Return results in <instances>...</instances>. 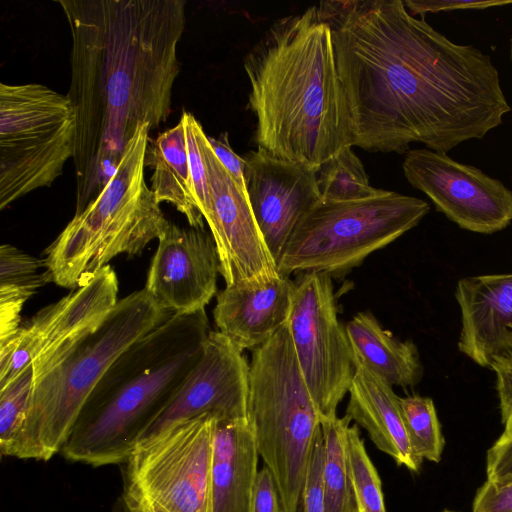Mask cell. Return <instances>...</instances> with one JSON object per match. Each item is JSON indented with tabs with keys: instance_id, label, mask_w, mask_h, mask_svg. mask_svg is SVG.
<instances>
[{
	"instance_id": "obj_39",
	"label": "cell",
	"mask_w": 512,
	"mask_h": 512,
	"mask_svg": "<svg viewBox=\"0 0 512 512\" xmlns=\"http://www.w3.org/2000/svg\"><path fill=\"white\" fill-rule=\"evenodd\" d=\"M443 512H455V511H450V510H444Z\"/></svg>"
},
{
	"instance_id": "obj_27",
	"label": "cell",
	"mask_w": 512,
	"mask_h": 512,
	"mask_svg": "<svg viewBox=\"0 0 512 512\" xmlns=\"http://www.w3.org/2000/svg\"><path fill=\"white\" fill-rule=\"evenodd\" d=\"M34 386L33 366L29 365L9 383L0 387V451L15 457L28 416Z\"/></svg>"
},
{
	"instance_id": "obj_15",
	"label": "cell",
	"mask_w": 512,
	"mask_h": 512,
	"mask_svg": "<svg viewBox=\"0 0 512 512\" xmlns=\"http://www.w3.org/2000/svg\"><path fill=\"white\" fill-rule=\"evenodd\" d=\"M250 365L243 350L219 331H210L202 354L142 439L202 415L217 420L248 418Z\"/></svg>"
},
{
	"instance_id": "obj_32",
	"label": "cell",
	"mask_w": 512,
	"mask_h": 512,
	"mask_svg": "<svg viewBox=\"0 0 512 512\" xmlns=\"http://www.w3.org/2000/svg\"><path fill=\"white\" fill-rule=\"evenodd\" d=\"M404 4L411 15H420L424 18L427 13L467 9L481 10L496 6L510 5L512 4V0H406Z\"/></svg>"
},
{
	"instance_id": "obj_21",
	"label": "cell",
	"mask_w": 512,
	"mask_h": 512,
	"mask_svg": "<svg viewBox=\"0 0 512 512\" xmlns=\"http://www.w3.org/2000/svg\"><path fill=\"white\" fill-rule=\"evenodd\" d=\"M258 458L249 419L216 420L212 460L213 512H250Z\"/></svg>"
},
{
	"instance_id": "obj_2",
	"label": "cell",
	"mask_w": 512,
	"mask_h": 512,
	"mask_svg": "<svg viewBox=\"0 0 512 512\" xmlns=\"http://www.w3.org/2000/svg\"><path fill=\"white\" fill-rule=\"evenodd\" d=\"M72 38L67 97L77 117L76 212L115 174L139 126L171 113L184 0H57Z\"/></svg>"
},
{
	"instance_id": "obj_10",
	"label": "cell",
	"mask_w": 512,
	"mask_h": 512,
	"mask_svg": "<svg viewBox=\"0 0 512 512\" xmlns=\"http://www.w3.org/2000/svg\"><path fill=\"white\" fill-rule=\"evenodd\" d=\"M216 417L202 415L140 441L124 463L123 487L170 512H213Z\"/></svg>"
},
{
	"instance_id": "obj_4",
	"label": "cell",
	"mask_w": 512,
	"mask_h": 512,
	"mask_svg": "<svg viewBox=\"0 0 512 512\" xmlns=\"http://www.w3.org/2000/svg\"><path fill=\"white\" fill-rule=\"evenodd\" d=\"M205 310L172 314L130 345L99 380L61 454L93 467L124 464L199 360Z\"/></svg>"
},
{
	"instance_id": "obj_14",
	"label": "cell",
	"mask_w": 512,
	"mask_h": 512,
	"mask_svg": "<svg viewBox=\"0 0 512 512\" xmlns=\"http://www.w3.org/2000/svg\"><path fill=\"white\" fill-rule=\"evenodd\" d=\"M210 205L206 220L215 241L226 286L261 285L280 274L255 220L248 195L201 137Z\"/></svg>"
},
{
	"instance_id": "obj_8",
	"label": "cell",
	"mask_w": 512,
	"mask_h": 512,
	"mask_svg": "<svg viewBox=\"0 0 512 512\" xmlns=\"http://www.w3.org/2000/svg\"><path fill=\"white\" fill-rule=\"evenodd\" d=\"M429 211L426 201L388 190L363 200L320 201L292 232L277 263L279 274L344 275L418 225Z\"/></svg>"
},
{
	"instance_id": "obj_3",
	"label": "cell",
	"mask_w": 512,
	"mask_h": 512,
	"mask_svg": "<svg viewBox=\"0 0 512 512\" xmlns=\"http://www.w3.org/2000/svg\"><path fill=\"white\" fill-rule=\"evenodd\" d=\"M244 69L258 149L317 171L352 147L331 30L317 5L273 22L244 57Z\"/></svg>"
},
{
	"instance_id": "obj_26",
	"label": "cell",
	"mask_w": 512,
	"mask_h": 512,
	"mask_svg": "<svg viewBox=\"0 0 512 512\" xmlns=\"http://www.w3.org/2000/svg\"><path fill=\"white\" fill-rule=\"evenodd\" d=\"M321 201L346 202L375 197L384 190L370 185L368 175L352 147H345L316 171Z\"/></svg>"
},
{
	"instance_id": "obj_22",
	"label": "cell",
	"mask_w": 512,
	"mask_h": 512,
	"mask_svg": "<svg viewBox=\"0 0 512 512\" xmlns=\"http://www.w3.org/2000/svg\"><path fill=\"white\" fill-rule=\"evenodd\" d=\"M355 365H361L390 386H414L423 367L415 344L400 341L369 313L356 314L345 326Z\"/></svg>"
},
{
	"instance_id": "obj_20",
	"label": "cell",
	"mask_w": 512,
	"mask_h": 512,
	"mask_svg": "<svg viewBox=\"0 0 512 512\" xmlns=\"http://www.w3.org/2000/svg\"><path fill=\"white\" fill-rule=\"evenodd\" d=\"M346 415L366 430L375 446L397 465L419 472L423 459L413 450L405 428L399 398L392 386L355 365Z\"/></svg>"
},
{
	"instance_id": "obj_31",
	"label": "cell",
	"mask_w": 512,
	"mask_h": 512,
	"mask_svg": "<svg viewBox=\"0 0 512 512\" xmlns=\"http://www.w3.org/2000/svg\"><path fill=\"white\" fill-rule=\"evenodd\" d=\"M490 369L496 374L503 436L512 437V350L493 360Z\"/></svg>"
},
{
	"instance_id": "obj_33",
	"label": "cell",
	"mask_w": 512,
	"mask_h": 512,
	"mask_svg": "<svg viewBox=\"0 0 512 512\" xmlns=\"http://www.w3.org/2000/svg\"><path fill=\"white\" fill-rule=\"evenodd\" d=\"M472 512H512V481L498 484L486 480L475 494Z\"/></svg>"
},
{
	"instance_id": "obj_17",
	"label": "cell",
	"mask_w": 512,
	"mask_h": 512,
	"mask_svg": "<svg viewBox=\"0 0 512 512\" xmlns=\"http://www.w3.org/2000/svg\"><path fill=\"white\" fill-rule=\"evenodd\" d=\"M248 199L276 264L301 218L321 201L316 170L261 149L244 157Z\"/></svg>"
},
{
	"instance_id": "obj_18",
	"label": "cell",
	"mask_w": 512,
	"mask_h": 512,
	"mask_svg": "<svg viewBox=\"0 0 512 512\" xmlns=\"http://www.w3.org/2000/svg\"><path fill=\"white\" fill-rule=\"evenodd\" d=\"M460 352L481 367L512 350V274L469 276L458 281Z\"/></svg>"
},
{
	"instance_id": "obj_11",
	"label": "cell",
	"mask_w": 512,
	"mask_h": 512,
	"mask_svg": "<svg viewBox=\"0 0 512 512\" xmlns=\"http://www.w3.org/2000/svg\"><path fill=\"white\" fill-rule=\"evenodd\" d=\"M290 335L308 390L321 421L336 416L354 375L345 327L337 318L332 277L303 272L294 281Z\"/></svg>"
},
{
	"instance_id": "obj_29",
	"label": "cell",
	"mask_w": 512,
	"mask_h": 512,
	"mask_svg": "<svg viewBox=\"0 0 512 512\" xmlns=\"http://www.w3.org/2000/svg\"><path fill=\"white\" fill-rule=\"evenodd\" d=\"M347 452L359 512H386L381 479L366 451L357 424L348 427Z\"/></svg>"
},
{
	"instance_id": "obj_28",
	"label": "cell",
	"mask_w": 512,
	"mask_h": 512,
	"mask_svg": "<svg viewBox=\"0 0 512 512\" xmlns=\"http://www.w3.org/2000/svg\"><path fill=\"white\" fill-rule=\"evenodd\" d=\"M402 417L414 452L422 459L438 463L444 438L433 400L418 395L399 398Z\"/></svg>"
},
{
	"instance_id": "obj_38",
	"label": "cell",
	"mask_w": 512,
	"mask_h": 512,
	"mask_svg": "<svg viewBox=\"0 0 512 512\" xmlns=\"http://www.w3.org/2000/svg\"><path fill=\"white\" fill-rule=\"evenodd\" d=\"M510 61L512 63V36L510 38Z\"/></svg>"
},
{
	"instance_id": "obj_24",
	"label": "cell",
	"mask_w": 512,
	"mask_h": 512,
	"mask_svg": "<svg viewBox=\"0 0 512 512\" xmlns=\"http://www.w3.org/2000/svg\"><path fill=\"white\" fill-rule=\"evenodd\" d=\"M43 260L10 245L0 247V346L11 341L21 324V311L40 287L51 282Z\"/></svg>"
},
{
	"instance_id": "obj_6",
	"label": "cell",
	"mask_w": 512,
	"mask_h": 512,
	"mask_svg": "<svg viewBox=\"0 0 512 512\" xmlns=\"http://www.w3.org/2000/svg\"><path fill=\"white\" fill-rule=\"evenodd\" d=\"M171 315L145 289L120 299L95 331L34 381L15 458L48 461L61 452L87 399L112 363Z\"/></svg>"
},
{
	"instance_id": "obj_12",
	"label": "cell",
	"mask_w": 512,
	"mask_h": 512,
	"mask_svg": "<svg viewBox=\"0 0 512 512\" xmlns=\"http://www.w3.org/2000/svg\"><path fill=\"white\" fill-rule=\"evenodd\" d=\"M118 278L110 265L22 324L0 346V387L29 365L34 381L52 368L82 338L95 331L118 303Z\"/></svg>"
},
{
	"instance_id": "obj_35",
	"label": "cell",
	"mask_w": 512,
	"mask_h": 512,
	"mask_svg": "<svg viewBox=\"0 0 512 512\" xmlns=\"http://www.w3.org/2000/svg\"><path fill=\"white\" fill-rule=\"evenodd\" d=\"M250 512H284L274 476L266 465L258 471Z\"/></svg>"
},
{
	"instance_id": "obj_25",
	"label": "cell",
	"mask_w": 512,
	"mask_h": 512,
	"mask_svg": "<svg viewBox=\"0 0 512 512\" xmlns=\"http://www.w3.org/2000/svg\"><path fill=\"white\" fill-rule=\"evenodd\" d=\"M351 419L336 416L323 419L325 457L323 484L325 512H359L347 452V430Z\"/></svg>"
},
{
	"instance_id": "obj_36",
	"label": "cell",
	"mask_w": 512,
	"mask_h": 512,
	"mask_svg": "<svg viewBox=\"0 0 512 512\" xmlns=\"http://www.w3.org/2000/svg\"><path fill=\"white\" fill-rule=\"evenodd\" d=\"M208 140L215 155L223 166L232 175L238 185L246 190L244 178L245 160L238 156L231 148L228 140V134L226 132L222 133L218 138L208 136Z\"/></svg>"
},
{
	"instance_id": "obj_7",
	"label": "cell",
	"mask_w": 512,
	"mask_h": 512,
	"mask_svg": "<svg viewBox=\"0 0 512 512\" xmlns=\"http://www.w3.org/2000/svg\"><path fill=\"white\" fill-rule=\"evenodd\" d=\"M249 381L248 418L259 456L274 476L284 512H298L321 415L288 323L253 349Z\"/></svg>"
},
{
	"instance_id": "obj_1",
	"label": "cell",
	"mask_w": 512,
	"mask_h": 512,
	"mask_svg": "<svg viewBox=\"0 0 512 512\" xmlns=\"http://www.w3.org/2000/svg\"><path fill=\"white\" fill-rule=\"evenodd\" d=\"M345 94L351 145L447 153L482 139L511 107L491 57L452 42L401 0L322 1Z\"/></svg>"
},
{
	"instance_id": "obj_19",
	"label": "cell",
	"mask_w": 512,
	"mask_h": 512,
	"mask_svg": "<svg viewBox=\"0 0 512 512\" xmlns=\"http://www.w3.org/2000/svg\"><path fill=\"white\" fill-rule=\"evenodd\" d=\"M293 293L294 281L283 275L261 285L226 286L213 310L218 331L243 351L255 349L288 323Z\"/></svg>"
},
{
	"instance_id": "obj_34",
	"label": "cell",
	"mask_w": 512,
	"mask_h": 512,
	"mask_svg": "<svg viewBox=\"0 0 512 512\" xmlns=\"http://www.w3.org/2000/svg\"><path fill=\"white\" fill-rule=\"evenodd\" d=\"M486 477L498 484L512 481V437L501 435L487 451Z\"/></svg>"
},
{
	"instance_id": "obj_23",
	"label": "cell",
	"mask_w": 512,
	"mask_h": 512,
	"mask_svg": "<svg viewBox=\"0 0 512 512\" xmlns=\"http://www.w3.org/2000/svg\"><path fill=\"white\" fill-rule=\"evenodd\" d=\"M145 166L154 170L151 189L157 201L172 204L186 217L190 227L204 229V218L193 194L187 139L181 120L148 146Z\"/></svg>"
},
{
	"instance_id": "obj_13",
	"label": "cell",
	"mask_w": 512,
	"mask_h": 512,
	"mask_svg": "<svg viewBox=\"0 0 512 512\" xmlns=\"http://www.w3.org/2000/svg\"><path fill=\"white\" fill-rule=\"evenodd\" d=\"M402 167L411 186L460 228L492 234L511 223L512 190L480 169L428 148L408 150Z\"/></svg>"
},
{
	"instance_id": "obj_16",
	"label": "cell",
	"mask_w": 512,
	"mask_h": 512,
	"mask_svg": "<svg viewBox=\"0 0 512 512\" xmlns=\"http://www.w3.org/2000/svg\"><path fill=\"white\" fill-rule=\"evenodd\" d=\"M220 260L215 241L201 228L170 223L158 239L144 289L172 314L205 310L217 293Z\"/></svg>"
},
{
	"instance_id": "obj_30",
	"label": "cell",
	"mask_w": 512,
	"mask_h": 512,
	"mask_svg": "<svg viewBox=\"0 0 512 512\" xmlns=\"http://www.w3.org/2000/svg\"><path fill=\"white\" fill-rule=\"evenodd\" d=\"M325 446L322 429L315 437L302 489V512H325L323 484Z\"/></svg>"
},
{
	"instance_id": "obj_5",
	"label": "cell",
	"mask_w": 512,
	"mask_h": 512,
	"mask_svg": "<svg viewBox=\"0 0 512 512\" xmlns=\"http://www.w3.org/2000/svg\"><path fill=\"white\" fill-rule=\"evenodd\" d=\"M149 124L139 126L115 174L44 251L51 282L75 290L119 254L139 255L170 225L145 181Z\"/></svg>"
},
{
	"instance_id": "obj_37",
	"label": "cell",
	"mask_w": 512,
	"mask_h": 512,
	"mask_svg": "<svg viewBox=\"0 0 512 512\" xmlns=\"http://www.w3.org/2000/svg\"><path fill=\"white\" fill-rule=\"evenodd\" d=\"M112 512H170L164 506L139 494L129 488L123 487L122 493L113 505Z\"/></svg>"
},
{
	"instance_id": "obj_9",
	"label": "cell",
	"mask_w": 512,
	"mask_h": 512,
	"mask_svg": "<svg viewBox=\"0 0 512 512\" xmlns=\"http://www.w3.org/2000/svg\"><path fill=\"white\" fill-rule=\"evenodd\" d=\"M75 109L37 83L0 84V209L50 186L74 157Z\"/></svg>"
}]
</instances>
